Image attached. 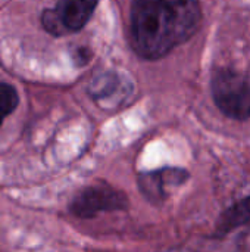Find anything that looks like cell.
<instances>
[{"label": "cell", "instance_id": "obj_1", "mask_svg": "<svg viewBox=\"0 0 250 252\" xmlns=\"http://www.w3.org/2000/svg\"><path fill=\"white\" fill-rule=\"evenodd\" d=\"M199 0H133L130 43L144 59H159L199 30Z\"/></svg>", "mask_w": 250, "mask_h": 252}, {"label": "cell", "instance_id": "obj_2", "mask_svg": "<svg viewBox=\"0 0 250 252\" xmlns=\"http://www.w3.org/2000/svg\"><path fill=\"white\" fill-rule=\"evenodd\" d=\"M217 108L228 118L246 121L250 118V78L233 69L215 71L211 83Z\"/></svg>", "mask_w": 250, "mask_h": 252}, {"label": "cell", "instance_id": "obj_3", "mask_svg": "<svg viewBox=\"0 0 250 252\" xmlns=\"http://www.w3.org/2000/svg\"><path fill=\"white\" fill-rule=\"evenodd\" d=\"M128 208L130 201L127 195L105 182H99L78 190L68 207L74 217L83 220L94 219L103 213L127 211Z\"/></svg>", "mask_w": 250, "mask_h": 252}, {"label": "cell", "instance_id": "obj_4", "mask_svg": "<svg viewBox=\"0 0 250 252\" xmlns=\"http://www.w3.org/2000/svg\"><path fill=\"white\" fill-rule=\"evenodd\" d=\"M97 3L99 0H57L53 9L43 10L41 25L55 37L77 32L87 25Z\"/></svg>", "mask_w": 250, "mask_h": 252}, {"label": "cell", "instance_id": "obj_5", "mask_svg": "<svg viewBox=\"0 0 250 252\" xmlns=\"http://www.w3.org/2000/svg\"><path fill=\"white\" fill-rule=\"evenodd\" d=\"M190 174L184 168H161L139 176V189L141 195L153 205L165 202L171 188L184 185Z\"/></svg>", "mask_w": 250, "mask_h": 252}, {"label": "cell", "instance_id": "obj_6", "mask_svg": "<svg viewBox=\"0 0 250 252\" xmlns=\"http://www.w3.org/2000/svg\"><path fill=\"white\" fill-rule=\"evenodd\" d=\"M250 224V195L227 208L215 223L214 238L222 239L233 230Z\"/></svg>", "mask_w": 250, "mask_h": 252}, {"label": "cell", "instance_id": "obj_7", "mask_svg": "<svg viewBox=\"0 0 250 252\" xmlns=\"http://www.w3.org/2000/svg\"><path fill=\"white\" fill-rule=\"evenodd\" d=\"M19 105V94L15 86L0 81V128L6 117H9Z\"/></svg>", "mask_w": 250, "mask_h": 252}]
</instances>
